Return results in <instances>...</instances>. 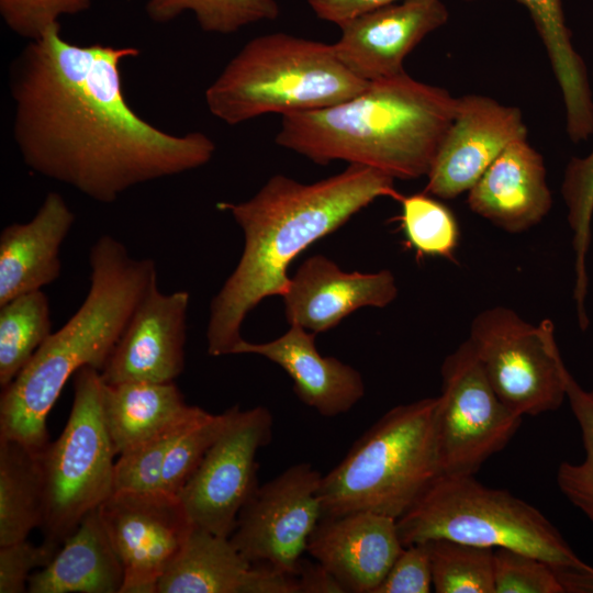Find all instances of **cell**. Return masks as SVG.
<instances>
[{
  "label": "cell",
  "instance_id": "cell-1",
  "mask_svg": "<svg viewBox=\"0 0 593 593\" xmlns=\"http://www.w3.org/2000/svg\"><path fill=\"white\" fill-rule=\"evenodd\" d=\"M138 55L133 46L70 43L59 23L21 49L9 75L12 132L32 171L112 203L212 159L206 134L165 132L130 107L121 64Z\"/></svg>",
  "mask_w": 593,
  "mask_h": 593
},
{
  "label": "cell",
  "instance_id": "cell-2",
  "mask_svg": "<svg viewBox=\"0 0 593 593\" xmlns=\"http://www.w3.org/2000/svg\"><path fill=\"white\" fill-rule=\"evenodd\" d=\"M381 197L403 198L394 178L349 164L344 171L313 183L276 175L249 200L219 203L239 225L245 242L236 268L211 302L208 354L234 355L248 312L265 298L287 291L290 264Z\"/></svg>",
  "mask_w": 593,
  "mask_h": 593
},
{
  "label": "cell",
  "instance_id": "cell-3",
  "mask_svg": "<svg viewBox=\"0 0 593 593\" xmlns=\"http://www.w3.org/2000/svg\"><path fill=\"white\" fill-rule=\"evenodd\" d=\"M456 105L446 89L405 71L340 103L282 115L276 143L318 165L345 160L415 179L427 175Z\"/></svg>",
  "mask_w": 593,
  "mask_h": 593
},
{
  "label": "cell",
  "instance_id": "cell-4",
  "mask_svg": "<svg viewBox=\"0 0 593 593\" xmlns=\"http://www.w3.org/2000/svg\"><path fill=\"white\" fill-rule=\"evenodd\" d=\"M89 265L90 287L79 309L2 389L0 437L35 451L49 443L46 419L68 379L87 366L102 371L134 310L157 282L155 261L134 258L111 235L91 246Z\"/></svg>",
  "mask_w": 593,
  "mask_h": 593
},
{
  "label": "cell",
  "instance_id": "cell-5",
  "mask_svg": "<svg viewBox=\"0 0 593 593\" xmlns=\"http://www.w3.org/2000/svg\"><path fill=\"white\" fill-rule=\"evenodd\" d=\"M368 83L340 63L333 44L272 33L247 42L204 97L213 116L237 125L267 113L331 107L355 97Z\"/></svg>",
  "mask_w": 593,
  "mask_h": 593
},
{
  "label": "cell",
  "instance_id": "cell-6",
  "mask_svg": "<svg viewBox=\"0 0 593 593\" xmlns=\"http://www.w3.org/2000/svg\"><path fill=\"white\" fill-rule=\"evenodd\" d=\"M437 398L400 404L381 416L329 472L323 516L372 512L400 518L440 474Z\"/></svg>",
  "mask_w": 593,
  "mask_h": 593
},
{
  "label": "cell",
  "instance_id": "cell-7",
  "mask_svg": "<svg viewBox=\"0 0 593 593\" xmlns=\"http://www.w3.org/2000/svg\"><path fill=\"white\" fill-rule=\"evenodd\" d=\"M396 526L403 546L443 538L522 551L556 569L593 570L540 511L473 474H439Z\"/></svg>",
  "mask_w": 593,
  "mask_h": 593
},
{
  "label": "cell",
  "instance_id": "cell-8",
  "mask_svg": "<svg viewBox=\"0 0 593 593\" xmlns=\"http://www.w3.org/2000/svg\"><path fill=\"white\" fill-rule=\"evenodd\" d=\"M99 370L74 374V401L60 436L40 452L44 485L45 540L61 545L82 518L98 508L114 486L115 455L103 414Z\"/></svg>",
  "mask_w": 593,
  "mask_h": 593
},
{
  "label": "cell",
  "instance_id": "cell-9",
  "mask_svg": "<svg viewBox=\"0 0 593 593\" xmlns=\"http://www.w3.org/2000/svg\"><path fill=\"white\" fill-rule=\"evenodd\" d=\"M472 349L499 398L521 416L558 410L567 399V367L550 320L538 325L504 306L472 321Z\"/></svg>",
  "mask_w": 593,
  "mask_h": 593
},
{
  "label": "cell",
  "instance_id": "cell-10",
  "mask_svg": "<svg viewBox=\"0 0 593 593\" xmlns=\"http://www.w3.org/2000/svg\"><path fill=\"white\" fill-rule=\"evenodd\" d=\"M435 407L440 474H475L516 434L522 417L495 393L467 339L441 366Z\"/></svg>",
  "mask_w": 593,
  "mask_h": 593
},
{
  "label": "cell",
  "instance_id": "cell-11",
  "mask_svg": "<svg viewBox=\"0 0 593 593\" xmlns=\"http://www.w3.org/2000/svg\"><path fill=\"white\" fill-rule=\"evenodd\" d=\"M272 424L265 406H232L225 428L177 496L193 526L231 536L240 510L259 485L256 456L270 443Z\"/></svg>",
  "mask_w": 593,
  "mask_h": 593
},
{
  "label": "cell",
  "instance_id": "cell-12",
  "mask_svg": "<svg viewBox=\"0 0 593 593\" xmlns=\"http://www.w3.org/2000/svg\"><path fill=\"white\" fill-rule=\"evenodd\" d=\"M322 479L311 463L301 462L258 485L238 514L233 545L251 563L295 575L324 514Z\"/></svg>",
  "mask_w": 593,
  "mask_h": 593
},
{
  "label": "cell",
  "instance_id": "cell-13",
  "mask_svg": "<svg viewBox=\"0 0 593 593\" xmlns=\"http://www.w3.org/2000/svg\"><path fill=\"white\" fill-rule=\"evenodd\" d=\"M100 516L124 568L120 593H156L193 525L179 499L159 492H113Z\"/></svg>",
  "mask_w": 593,
  "mask_h": 593
},
{
  "label": "cell",
  "instance_id": "cell-14",
  "mask_svg": "<svg viewBox=\"0 0 593 593\" xmlns=\"http://www.w3.org/2000/svg\"><path fill=\"white\" fill-rule=\"evenodd\" d=\"M525 137L519 109L480 94L457 98L454 120L426 175L425 192L454 199L469 191L508 144Z\"/></svg>",
  "mask_w": 593,
  "mask_h": 593
},
{
  "label": "cell",
  "instance_id": "cell-15",
  "mask_svg": "<svg viewBox=\"0 0 593 593\" xmlns=\"http://www.w3.org/2000/svg\"><path fill=\"white\" fill-rule=\"evenodd\" d=\"M189 293L155 282L134 310L101 377L107 384L174 382L184 368Z\"/></svg>",
  "mask_w": 593,
  "mask_h": 593
},
{
  "label": "cell",
  "instance_id": "cell-16",
  "mask_svg": "<svg viewBox=\"0 0 593 593\" xmlns=\"http://www.w3.org/2000/svg\"><path fill=\"white\" fill-rule=\"evenodd\" d=\"M447 20L441 0H401L338 25L342 34L333 47L340 63L361 80L392 78L405 72V57Z\"/></svg>",
  "mask_w": 593,
  "mask_h": 593
},
{
  "label": "cell",
  "instance_id": "cell-17",
  "mask_svg": "<svg viewBox=\"0 0 593 593\" xmlns=\"http://www.w3.org/2000/svg\"><path fill=\"white\" fill-rule=\"evenodd\" d=\"M398 294L390 270L346 272L323 255L309 257L290 278L282 295L289 325L324 333L365 307H384Z\"/></svg>",
  "mask_w": 593,
  "mask_h": 593
},
{
  "label": "cell",
  "instance_id": "cell-18",
  "mask_svg": "<svg viewBox=\"0 0 593 593\" xmlns=\"http://www.w3.org/2000/svg\"><path fill=\"white\" fill-rule=\"evenodd\" d=\"M403 547L396 519L372 512H350L323 516L306 552L347 592L374 593Z\"/></svg>",
  "mask_w": 593,
  "mask_h": 593
},
{
  "label": "cell",
  "instance_id": "cell-19",
  "mask_svg": "<svg viewBox=\"0 0 593 593\" xmlns=\"http://www.w3.org/2000/svg\"><path fill=\"white\" fill-rule=\"evenodd\" d=\"M294 579L249 562L230 537L193 526L160 577L156 593H293Z\"/></svg>",
  "mask_w": 593,
  "mask_h": 593
},
{
  "label": "cell",
  "instance_id": "cell-20",
  "mask_svg": "<svg viewBox=\"0 0 593 593\" xmlns=\"http://www.w3.org/2000/svg\"><path fill=\"white\" fill-rule=\"evenodd\" d=\"M468 192L471 211L511 233L538 224L552 204L544 158L527 137L508 144Z\"/></svg>",
  "mask_w": 593,
  "mask_h": 593
},
{
  "label": "cell",
  "instance_id": "cell-21",
  "mask_svg": "<svg viewBox=\"0 0 593 593\" xmlns=\"http://www.w3.org/2000/svg\"><path fill=\"white\" fill-rule=\"evenodd\" d=\"M314 333L296 325L268 343L240 340L234 350L267 358L293 381V391L318 414L334 417L350 411L365 395L361 374L335 357L321 356Z\"/></svg>",
  "mask_w": 593,
  "mask_h": 593
},
{
  "label": "cell",
  "instance_id": "cell-22",
  "mask_svg": "<svg viewBox=\"0 0 593 593\" xmlns=\"http://www.w3.org/2000/svg\"><path fill=\"white\" fill-rule=\"evenodd\" d=\"M75 214L58 192H48L26 223H12L0 233V306L14 298L42 290L61 271L60 247Z\"/></svg>",
  "mask_w": 593,
  "mask_h": 593
},
{
  "label": "cell",
  "instance_id": "cell-23",
  "mask_svg": "<svg viewBox=\"0 0 593 593\" xmlns=\"http://www.w3.org/2000/svg\"><path fill=\"white\" fill-rule=\"evenodd\" d=\"M124 568L99 507L63 541L48 564L31 574L30 593H120Z\"/></svg>",
  "mask_w": 593,
  "mask_h": 593
},
{
  "label": "cell",
  "instance_id": "cell-24",
  "mask_svg": "<svg viewBox=\"0 0 593 593\" xmlns=\"http://www.w3.org/2000/svg\"><path fill=\"white\" fill-rule=\"evenodd\" d=\"M205 413L189 405L175 382H104V422L119 456Z\"/></svg>",
  "mask_w": 593,
  "mask_h": 593
},
{
  "label": "cell",
  "instance_id": "cell-25",
  "mask_svg": "<svg viewBox=\"0 0 593 593\" xmlns=\"http://www.w3.org/2000/svg\"><path fill=\"white\" fill-rule=\"evenodd\" d=\"M529 11L547 49L553 74L562 92L567 131L573 142L593 133V100L586 68L571 42L561 0H517Z\"/></svg>",
  "mask_w": 593,
  "mask_h": 593
},
{
  "label": "cell",
  "instance_id": "cell-26",
  "mask_svg": "<svg viewBox=\"0 0 593 593\" xmlns=\"http://www.w3.org/2000/svg\"><path fill=\"white\" fill-rule=\"evenodd\" d=\"M40 452L0 437V547L41 527L44 485Z\"/></svg>",
  "mask_w": 593,
  "mask_h": 593
},
{
  "label": "cell",
  "instance_id": "cell-27",
  "mask_svg": "<svg viewBox=\"0 0 593 593\" xmlns=\"http://www.w3.org/2000/svg\"><path fill=\"white\" fill-rule=\"evenodd\" d=\"M51 307L42 290L0 306V385L5 388L52 334Z\"/></svg>",
  "mask_w": 593,
  "mask_h": 593
},
{
  "label": "cell",
  "instance_id": "cell-28",
  "mask_svg": "<svg viewBox=\"0 0 593 593\" xmlns=\"http://www.w3.org/2000/svg\"><path fill=\"white\" fill-rule=\"evenodd\" d=\"M561 193L568 209V222L573 232L572 246L575 254L573 298L579 326L584 331L590 324L585 298L589 287L586 256L593 216V150L584 158L574 157L570 160L564 172Z\"/></svg>",
  "mask_w": 593,
  "mask_h": 593
},
{
  "label": "cell",
  "instance_id": "cell-29",
  "mask_svg": "<svg viewBox=\"0 0 593 593\" xmlns=\"http://www.w3.org/2000/svg\"><path fill=\"white\" fill-rule=\"evenodd\" d=\"M147 16L154 23H167L190 11L208 33L231 34L242 27L280 14L276 0H148Z\"/></svg>",
  "mask_w": 593,
  "mask_h": 593
},
{
  "label": "cell",
  "instance_id": "cell-30",
  "mask_svg": "<svg viewBox=\"0 0 593 593\" xmlns=\"http://www.w3.org/2000/svg\"><path fill=\"white\" fill-rule=\"evenodd\" d=\"M437 593H494V549L450 539L425 541Z\"/></svg>",
  "mask_w": 593,
  "mask_h": 593
},
{
  "label": "cell",
  "instance_id": "cell-31",
  "mask_svg": "<svg viewBox=\"0 0 593 593\" xmlns=\"http://www.w3.org/2000/svg\"><path fill=\"white\" fill-rule=\"evenodd\" d=\"M400 202L402 212L398 220L406 244L417 257L452 258L459 239L452 212L426 192L403 195Z\"/></svg>",
  "mask_w": 593,
  "mask_h": 593
},
{
  "label": "cell",
  "instance_id": "cell-32",
  "mask_svg": "<svg viewBox=\"0 0 593 593\" xmlns=\"http://www.w3.org/2000/svg\"><path fill=\"white\" fill-rule=\"evenodd\" d=\"M566 394L581 430L585 455L579 463L563 461L559 465L557 484L593 525V389H583L568 370Z\"/></svg>",
  "mask_w": 593,
  "mask_h": 593
},
{
  "label": "cell",
  "instance_id": "cell-33",
  "mask_svg": "<svg viewBox=\"0 0 593 593\" xmlns=\"http://www.w3.org/2000/svg\"><path fill=\"white\" fill-rule=\"evenodd\" d=\"M231 414L232 407L221 414L206 412L177 436L165 458L160 493L178 496L208 449L225 428Z\"/></svg>",
  "mask_w": 593,
  "mask_h": 593
},
{
  "label": "cell",
  "instance_id": "cell-34",
  "mask_svg": "<svg viewBox=\"0 0 593 593\" xmlns=\"http://www.w3.org/2000/svg\"><path fill=\"white\" fill-rule=\"evenodd\" d=\"M197 419L121 454L115 462L113 492H159L163 467L168 450L177 436Z\"/></svg>",
  "mask_w": 593,
  "mask_h": 593
},
{
  "label": "cell",
  "instance_id": "cell-35",
  "mask_svg": "<svg viewBox=\"0 0 593 593\" xmlns=\"http://www.w3.org/2000/svg\"><path fill=\"white\" fill-rule=\"evenodd\" d=\"M494 593H564L555 568L532 555L495 548Z\"/></svg>",
  "mask_w": 593,
  "mask_h": 593
},
{
  "label": "cell",
  "instance_id": "cell-36",
  "mask_svg": "<svg viewBox=\"0 0 593 593\" xmlns=\"http://www.w3.org/2000/svg\"><path fill=\"white\" fill-rule=\"evenodd\" d=\"M91 0H0V15L16 35L30 41L41 38L63 15L87 11Z\"/></svg>",
  "mask_w": 593,
  "mask_h": 593
},
{
  "label": "cell",
  "instance_id": "cell-37",
  "mask_svg": "<svg viewBox=\"0 0 593 593\" xmlns=\"http://www.w3.org/2000/svg\"><path fill=\"white\" fill-rule=\"evenodd\" d=\"M60 545L44 540L34 545L26 539L0 547V593L27 591L31 572L43 568L56 555Z\"/></svg>",
  "mask_w": 593,
  "mask_h": 593
},
{
  "label": "cell",
  "instance_id": "cell-38",
  "mask_svg": "<svg viewBox=\"0 0 593 593\" xmlns=\"http://www.w3.org/2000/svg\"><path fill=\"white\" fill-rule=\"evenodd\" d=\"M433 589L425 542L404 546L374 593H428Z\"/></svg>",
  "mask_w": 593,
  "mask_h": 593
},
{
  "label": "cell",
  "instance_id": "cell-39",
  "mask_svg": "<svg viewBox=\"0 0 593 593\" xmlns=\"http://www.w3.org/2000/svg\"><path fill=\"white\" fill-rule=\"evenodd\" d=\"M314 13L322 20L342 23L369 11L401 0H306Z\"/></svg>",
  "mask_w": 593,
  "mask_h": 593
},
{
  "label": "cell",
  "instance_id": "cell-40",
  "mask_svg": "<svg viewBox=\"0 0 593 593\" xmlns=\"http://www.w3.org/2000/svg\"><path fill=\"white\" fill-rule=\"evenodd\" d=\"M295 578L299 593H347L340 581L317 561L302 559Z\"/></svg>",
  "mask_w": 593,
  "mask_h": 593
},
{
  "label": "cell",
  "instance_id": "cell-41",
  "mask_svg": "<svg viewBox=\"0 0 593 593\" xmlns=\"http://www.w3.org/2000/svg\"><path fill=\"white\" fill-rule=\"evenodd\" d=\"M564 593H593V570L556 569Z\"/></svg>",
  "mask_w": 593,
  "mask_h": 593
}]
</instances>
